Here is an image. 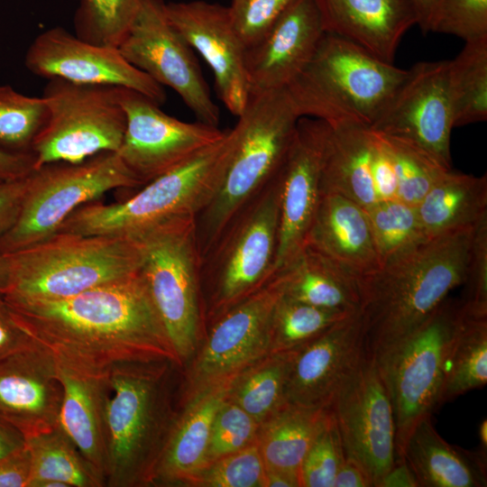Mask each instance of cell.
I'll use <instances>...</instances> for the list:
<instances>
[{"mask_svg":"<svg viewBox=\"0 0 487 487\" xmlns=\"http://www.w3.org/2000/svg\"><path fill=\"white\" fill-rule=\"evenodd\" d=\"M5 299L59 366L96 377L131 362L183 368L141 271L66 299Z\"/></svg>","mask_w":487,"mask_h":487,"instance_id":"1","label":"cell"},{"mask_svg":"<svg viewBox=\"0 0 487 487\" xmlns=\"http://www.w3.org/2000/svg\"><path fill=\"white\" fill-rule=\"evenodd\" d=\"M476 225L432 237L357 279L366 359L379 363L463 285Z\"/></svg>","mask_w":487,"mask_h":487,"instance_id":"2","label":"cell"},{"mask_svg":"<svg viewBox=\"0 0 487 487\" xmlns=\"http://www.w3.org/2000/svg\"><path fill=\"white\" fill-rule=\"evenodd\" d=\"M168 361L119 363L100 376L106 486L153 485L175 421Z\"/></svg>","mask_w":487,"mask_h":487,"instance_id":"3","label":"cell"},{"mask_svg":"<svg viewBox=\"0 0 487 487\" xmlns=\"http://www.w3.org/2000/svg\"><path fill=\"white\" fill-rule=\"evenodd\" d=\"M237 117L217 189L194 217L199 258L277 172L300 118L286 88L251 95Z\"/></svg>","mask_w":487,"mask_h":487,"instance_id":"4","label":"cell"},{"mask_svg":"<svg viewBox=\"0 0 487 487\" xmlns=\"http://www.w3.org/2000/svg\"><path fill=\"white\" fill-rule=\"evenodd\" d=\"M407 74L359 45L325 32L286 87L299 117L371 126Z\"/></svg>","mask_w":487,"mask_h":487,"instance_id":"5","label":"cell"},{"mask_svg":"<svg viewBox=\"0 0 487 487\" xmlns=\"http://www.w3.org/2000/svg\"><path fill=\"white\" fill-rule=\"evenodd\" d=\"M8 299H61L135 274L141 269L138 239L58 232L8 253Z\"/></svg>","mask_w":487,"mask_h":487,"instance_id":"6","label":"cell"},{"mask_svg":"<svg viewBox=\"0 0 487 487\" xmlns=\"http://www.w3.org/2000/svg\"><path fill=\"white\" fill-rule=\"evenodd\" d=\"M280 196V167L199 258L205 323L259 289L274 274Z\"/></svg>","mask_w":487,"mask_h":487,"instance_id":"7","label":"cell"},{"mask_svg":"<svg viewBox=\"0 0 487 487\" xmlns=\"http://www.w3.org/2000/svg\"><path fill=\"white\" fill-rule=\"evenodd\" d=\"M230 130L214 144L159 176L132 198L117 203H87L62 223L58 232L85 235H136L169 220L196 216L219 185Z\"/></svg>","mask_w":487,"mask_h":487,"instance_id":"8","label":"cell"},{"mask_svg":"<svg viewBox=\"0 0 487 487\" xmlns=\"http://www.w3.org/2000/svg\"><path fill=\"white\" fill-rule=\"evenodd\" d=\"M194 217H176L132 237L141 244V273L183 367L205 326Z\"/></svg>","mask_w":487,"mask_h":487,"instance_id":"9","label":"cell"},{"mask_svg":"<svg viewBox=\"0 0 487 487\" xmlns=\"http://www.w3.org/2000/svg\"><path fill=\"white\" fill-rule=\"evenodd\" d=\"M116 152H102L78 163L54 162L34 169L19 217L0 239V254L36 244L56 234L79 207L115 188L142 187Z\"/></svg>","mask_w":487,"mask_h":487,"instance_id":"10","label":"cell"},{"mask_svg":"<svg viewBox=\"0 0 487 487\" xmlns=\"http://www.w3.org/2000/svg\"><path fill=\"white\" fill-rule=\"evenodd\" d=\"M446 298L409 335L375 363L393 410L397 458L415 425L440 407L447 357L462 316Z\"/></svg>","mask_w":487,"mask_h":487,"instance_id":"11","label":"cell"},{"mask_svg":"<svg viewBox=\"0 0 487 487\" xmlns=\"http://www.w3.org/2000/svg\"><path fill=\"white\" fill-rule=\"evenodd\" d=\"M119 87L49 79L42 93L48 106L47 120L31 149L34 169L54 162L78 163L102 152H116L126 127Z\"/></svg>","mask_w":487,"mask_h":487,"instance_id":"12","label":"cell"},{"mask_svg":"<svg viewBox=\"0 0 487 487\" xmlns=\"http://www.w3.org/2000/svg\"><path fill=\"white\" fill-rule=\"evenodd\" d=\"M281 294L274 273L259 289L209 321L203 346L189 367L184 401L230 382L271 354V320Z\"/></svg>","mask_w":487,"mask_h":487,"instance_id":"13","label":"cell"},{"mask_svg":"<svg viewBox=\"0 0 487 487\" xmlns=\"http://www.w3.org/2000/svg\"><path fill=\"white\" fill-rule=\"evenodd\" d=\"M117 48L133 66L161 86L173 89L198 121L217 127L219 108L193 50L170 21L163 0H141Z\"/></svg>","mask_w":487,"mask_h":487,"instance_id":"14","label":"cell"},{"mask_svg":"<svg viewBox=\"0 0 487 487\" xmlns=\"http://www.w3.org/2000/svg\"><path fill=\"white\" fill-rule=\"evenodd\" d=\"M119 99L126 127L116 153L142 186L218 142L225 133L199 121L187 123L170 116L147 96L130 88L119 87Z\"/></svg>","mask_w":487,"mask_h":487,"instance_id":"15","label":"cell"},{"mask_svg":"<svg viewBox=\"0 0 487 487\" xmlns=\"http://www.w3.org/2000/svg\"><path fill=\"white\" fill-rule=\"evenodd\" d=\"M448 73L449 60L414 64L370 128L412 144L451 169Z\"/></svg>","mask_w":487,"mask_h":487,"instance_id":"16","label":"cell"},{"mask_svg":"<svg viewBox=\"0 0 487 487\" xmlns=\"http://www.w3.org/2000/svg\"><path fill=\"white\" fill-rule=\"evenodd\" d=\"M330 409L346 457L378 487L397 458L391 402L378 369L364 358L335 394Z\"/></svg>","mask_w":487,"mask_h":487,"instance_id":"17","label":"cell"},{"mask_svg":"<svg viewBox=\"0 0 487 487\" xmlns=\"http://www.w3.org/2000/svg\"><path fill=\"white\" fill-rule=\"evenodd\" d=\"M24 65L48 80L130 88L160 106L166 100L164 87L129 63L117 47L90 43L61 26L34 38L25 52Z\"/></svg>","mask_w":487,"mask_h":487,"instance_id":"18","label":"cell"},{"mask_svg":"<svg viewBox=\"0 0 487 487\" xmlns=\"http://www.w3.org/2000/svg\"><path fill=\"white\" fill-rule=\"evenodd\" d=\"M329 125L300 117L280 165L281 196L274 273L303 246L321 196L322 168Z\"/></svg>","mask_w":487,"mask_h":487,"instance_id":"19","label":"cell"},{"mask_svg":"<svg viewBox=\"0 0 487 487\" xmlns=\"http://www.w3.org/2000/svg\"><path fill=\"white\" fill-rule=\"evenodd\" d=\"M173 26L211 69L219 99L238 116L250 99L245 47L235 32L228 7L202 0L166 3Z\"/></svg>","mask_w":487,"mask_h":487,"instance_id":"20","label":"cell"},{"mask_svg":"<svg viewBox=\"0 0 487 487\" xmlns=\"http://www.w3.org/2000/svg\"><path fill=\"white\" fill-rule=\"evenodd\" d=\"M364 358L361 319L356 312L290 351L286 402L330 408L337 391Z\"/></svg>","mask_w":487,"mask_h":487,"instance_id":"21","label":"cell"},{"mask_svg":"<svg viewBox=\"0 0 487 487\" xmlns=\"http://www.w3.org/2000/svg\"><path fill=\"white\" fill-rule=\"evenodd\" d=\"M62 398L58 363L37 342L0 362V418L25 437L60 425Z\"/></svg>","mask_w":487,"mask_h":487,"instance_id":"22","label":"cell"},{"mask_svg":"<svg viewBox=\"0 0 487 487\" xmlns=\"http://www.w3.org/2000/svg\"><path fill=\"white\" fill-rule=\"evenodd\" d=\"M324 33L314 0H294L245 51L250 95L286 88L308 64Z\"/></svg>","mask_w":487,"mask_h":487,"instance_id":"23","label":"cell"},{"mask_svg":"<svg viewBox=\"0 0 487 487\" xmlns=\"http://www.w3.org/2000/svg\"><path fill=\"white\" fill-rule=\"evenodd\" d=\"M325 32L392 63L404 34L417 24L411 0H314Z\"/></svg>","mask_w":487,"mask_h":487,"instance_id":"24","label":"cell"},{"mask_svg":"<svg viewBox=\"0 0 487 487\" xmlns=\"http://www.w3.org/2000/svg\"><path fill=\"white\" fill-rule=\"evenodd\" d=\"M304 244L357 279L381 266L365 209L335 192L322 194Z\"/></svg>","mask_w":487,"mask_h":487,"instance_id":"25","label":"cell"},{"mask_svg":"<svg viewBox=\"0 0 487 487\" xmlns=\"http://www.w3.org/2000/svg\"><path fill=\"white\" fill-rule=\"evenodd\" d=\"M228 384L213 387L185 401L182 412L177 413L153 485L188 486L205 467L212 422Z\"/></svg>","mask_w":487,"mask_h":487,"instance_id":"26","label":"cell"},{"mask_svg":"<svg viewBox=\"0 0 487 487\" xmlns=\"http://www.w3.org/2000/svg\"><path fill=\"white\" fill-rule=\"evenodd\" d=\"M431 418L427 416L415 425L398 457L409 464L419 487L486 486V455L447 443Z\"/></svg>","mask_w":487,"mask_h":487,"instance_id":"27","label":"cell"},{"mask_svg":"<svg viewBox=\"0 0 487 487\" xmlns=\"http://www.w3.org/2000/svg\"><path fill=\"white\" fill-rule=\"evenodd\" d=\"M328 125L322 194H341L366 210L378 202L371 175L372 130L356 122Z\"/></svg>","mask_w":487,"mask_h":487,"instance_id":"28","label":"cell"},{"mask_svg":"<svg viewBox=\"0 0 487 487\" xmlns=\"http://www.w3.org/2000/svg\"><path fill=\"white\" fill-rule=\"evenodd\" d=\"M275 273L287 298L322 308L358 312L357 278L307 244Z\"/></svg>","mask_w":487,"mask_h":487,"instance_id":"29","label":"cell"},{"mask_svg":"<svg viewBox=\"0 0 487 487\" xmlns=\"http://www.w3.org/2000/svg\"><path fill=\"white\" fill-rule=\"evenodd\" d=\"M63 389L60 426L106 486V447L100 376L80 374L58 365Z\"/></svg>","mask_w":487,"mask_h":487,"instance_id":"30","label":"cell"},{"mask_svg":"<svg viewBox=\"0 0 487 487\" xmlns=\"http://www.w3.org/2000/svg\"><path fill=\"white\" fill-rule=\"evenodd\" d=\"M426 236L476 225L487 216V177L446 170L416 206Z\"/></svg>","mask_w":487,"mask_h":487,"instance_id":"31","label":"cell"},{"mask_svg":"<svg viewBox=\"0 0 487 487\" xmlns=\"http://www.w3.org/2000/svg\"><path fill=\"white\" fill-rule=\"evenodd\" d=\"M330 415V408L286 403L261 424L256 443L265 469L300 477L303 459Z\"/></svg>","mask_w":487,"mask_h":487,"instance_id":"32","label":"cell"},{"mask_svg":"<svg viewBox=\"0 0 487 487\" xmlns=\"http://www.w3.org/2000/svg\"><path fill=\"white\" fill-rule=\"evenodd\" d=\"M449 351L440 405L487 382V313L466 308Z\"/></svg>","mask_w":487,"mask_h":487,"instance_id":"33","label":"cell"},{"mask_svg":"<svg viewBox=\"0 0 487 487\" xmlns=\"http://www.w3.org/2000/svg\"><path fill=\"white\" fill-rule=\"evenodd\" d=\"M32 459L29 487L42 481H57L67 487H104V482L59 425L25 437Z\"/></svg>","mask_w":487,"mask_h":487,"instance_id":"34","label":"cell"},{"mask_svg":"<svg viewBox=\"0 0 487 487\" xmlns=\"http://www.w3.org/2000/svg\"><path fill=\"white\" fill-rule=\"evenodd\" d=\"M289 357L288 351L271 353L260 359L229 382L226 399L262 424L287 403L285 382Z\"/></svg>","mask_w":487,"mask_h":487,"instance_id":"35","label":"cell"},{"mask_svg":"<svg viewBox=\"0 0 487 487\" xmlns=\"http://www.w3.org/2000/svg\"><path fill=\"white\" fill-rule=\"evenodd\" d=\"M454 127L487 120V37L465 42L449 60Z\"/></svg>","mask_w":487,"mask_h":487,"instance_id":"36","label":"cell"},{"mask_svg":"<svg viewBox=\"0 0 487 487\" xmlns=\"http://www.w3.org/2000/svg\"><path fill=\"white\" fill-rule=\"evenodd\" d=\"M365 211L381 266L428 240L414 206L396 198L378 201Z\"/></svg>","mask_w":487,"mask_h":487,"instance_id":"37","label":"cell"},{"mask_svg":"<svg viewBox=\"0 0 487 487\" xmlns=\"http://www.w3.org/2000/svg\"><path fill=\"white\" fill-rule=\"evenodd\" d=\"M352 314L315 307L281 294L271 320V353L297 349Z\"/></svg>","mask_w":487,"mask_h":487,"instance_id":"38","label":"cell"},{"mask_svg":"<svg viewBox=\"0 0 487 487\" xmlns=\"http://www.w3.org/2000/svg\"><path fill=\"white\" fill-rule=\"evenodd\" d=\"M141 0H79L73 18L75 35L101 46L118 47Z\"/></svg>","mask_w":487,"mask_h":487,"instance_id":"39","label":"cell"},{"mask_svg":"<svg viewBox=\"0 0 487 487\" xmlns=\"http://www.w3.org/2000/svg\"><path fill=\"white\" fill-rule=\"evenodd\" d=\"M48 116L46 100L25 96L0 85V147L14 152H32V144Z\"/></svg>","mask_w":487,"mask_h":487,"instance_id":"40","label":"cell"},{"mask_svg":"<svg viewBox=\"0 0 487 487\" xmlns=\"http://www.w3.org/2000/svg\"><path fill=\"white\" fill-rule=\"evenodd\" d=\"M381 135L385 141L394 163L398 199L416 207L441 176L450 169L445 168L427 153L412 144Z\"/></svg>","mask_w":487,"mask_h":487,"instance_id":"41","label":"cell"},{"mask_svg":"<svg viewBox=\"0 0 487 487\" xmlns=\"http://www.w3.org/2000/svg\"><path fill=\"white\" fill-rule=\"evenodd\" d=\"M265 473V465L255 441L209 464L188 486L264 487Z\"/></svg>","mask_w":487,"mask_h":487,"instance_id":"42","label":"cell"},{"mask_svg":"<svg viewBox=\"0 0 487 487\" xmlns=\"http://www.w3.org/2000/svg\"><path fill=\"white\" fill-rule=\"evenodd\" d=\"M259 427L248 413L225 397L212 422L205 467L255 442Z\"/></svg>","mask_w":487,"mask_h":487,"instance_id":"43","label":"cell"},{"mask_svg":"<svg viewBox=\"0 0 487 487\" xmlns=\"http://www.w3.org/2000/svg\"><path fill=\"white\" fill-rule=\"evenodd\" d=\"M345 458L343 444L331 410L328 420L301 464V486L333 487L335 476Z\"/></svg>","mask_w":487,"mask_h":487,"instance_id":"44","label":"cell"},{"mask_svg":"<svg viewBox=\"0 0 487 487\" xmlns=\"http://www.w3.org/2000/svg\"><path fill=\"white\" fill-rule=\"evenodd\" d=\"M430 32L450 34L464 42L487 37V0H444Z\"/></svg>","mask_w":487,"mask_h":487,"instance_id":"45","label":"cell"},{"mask_svg":"<svg viewBox=\"0 0 487 487\" xmlns=\"http://www.w3.org/2000/svg\"><path fill=\"white\" fill-rule=\"evenodd\" d=\"M294 0H232L228 6L233 27L244 45L258 42Z\"/></svg>","mask_w":487,"mask_h":487,"instance_id":"46","label":"cell"},{"mask_svg":"<svg viewBox=\"0 0 487 487\" xmlns=\"http://www.w3.org/2000/svg\"><path fill=\"white\" fill-rule=\"evenodd\" d=\"M463 285V304L487 312V216L475 227Z\"/></svg>","mask_w":487,"mask_h":487,"instance_id":"47","label":"cell"},{"mask_svg":"<svg viewBox=\"0 0 487 487\" xmlns=\"http://www.w3.org/2000/svg\"><path fill=\"white\" fill-rule=\"evenodd\" d=\"M371 175L378 201L398 198L397 176L391 155L383 137L372 130Z\"/></svg>","mask_w":487,"mask_h":487,"instance_id":"48","label":"cell"},{"mask_svg":"<svg viewBox=\"0 0 487 487\" xmlns=\"http://www.w3.org/2000/svg\"><path fill=\"white\" fill-rule=\"evenodd\" d=\"M35 343L0 293V362Z\"/></svg>","mask_w":487,"mask_h":487,"instance_id":"49","label":"cell"},{"mask_svg":"<svg viewBox=\"0 0 487 487\" xmlns=\"http://www.w3.org/2000/svg\"><path fill=\"white\" fill-rule=\"evenodd\" d=\"M28 186V175L13 180L0 181V239L16 223Z\"/></svg>","mask_w":487,"mask_h":487,"instance_id":"50","label":"cell"},{"mask_svg":"<svg viewBox=\"0 0 487 487\" xmlns=\"http://www.w3.org/2000/svg\"><path fill=\"white\" fill-rule=\"evenodd\" d=\"M31 478L32 459L26 446L0 460V487H29Z\"/></svg>","mask_w":487,"mask_h":487,"instance_id":"51","label":"cell"},{"mask_svg":"<svg viewBox=\"0 0 487 487\" xmlns=\"http://www.w3.org/2000/svg\"><path fill=\"white\" fill-rule=\"evenodd\" d=\"M33 170L32 152H14L0 147V181L23 178Z\"/></svg>","mask_w":487,"mask_h":487,"instance_id":"52","label":"cell"},{"mask_svg":"<svg viewBox=\"0 0 487 487\" xmlns=\"http://www.w3.org/2000/svg\"><path fill=\"white\" fill-rule=\"evenodd\" d=\"M333 487H372V483L363 469L345 456L335 476Z\"/></svg>","mask_w":487,"mask_h":487,"instance_id":"53","label":"cell"},{"mask_svg":"<svg viewBox=\"0 0 487 487\" xmlns=\"http://www.w3.org/2000/svg\"><path fill=\"white\" fill-rule=\"evenodd\" d=\"M378 487H419L417 478L404 458H396Z\"/></svg>","mask_w":487,"mask_h":487,"instance_id":"54","label":"cell"},{"mask_svg":"<svg viewBox=\"0 0 487 487\" xmlns=\"http://www.w3.org/2000/svg\"><path fill=\"white\" fill-rule=\"evenodd\" d=\"M25 446V436L15 427L0 418V460Z\"/></svg>","mask_w":487,"mask_h":487,"instance_id":"55","label":"cell"},{"mask_svg":"<svg viewBox=\"0 0 487 487\" xmlns=\"http://www.w3.org/2000/svg\"><path fill=\"white\" fill-rule=\"evenodd\" d=\"M444 0H411L417 14V24L423 34L430 32L435 16Z\"/></svg>","mask_w":487,"mask_h":487,"instance_id":"56","label":"cell"},{"mask_svg":"<svg viewBox=\"0 0 487 487\" xmlns=\"http://www.w3.org/2000/svg\"><path fill=\"white\" fill-rule=\"evenodd\" d=\"M300 477L297 474L269 471L265 473L264 487H300Z\"/></svg>","mask_w":487,"mask_h":487,"instance_id":"57","label":"cell"},{"mask_svg":"<svg viewBox=\"0 0 487 487\" xmlns=\"http://www.w3.org/2000/svg\"><path fill=\"white\" fill-rule=\"evenodd\" d=\"M10 276V261L7 254H0V293L7 288Z\"/></svg>","mask_w":487,"mask_h":487,"instance_id":"58","label":"cell"},{"mask_svg":"<svg viewBox=\"0 0 487 487\" xmlns=\"http://www.w3.org/2000/svg\"><path fill=\"white\" fill-rule=\"evenodd\" d=\"M479 451L486 455L487 451V420L482 419L478 427Z\"/></svg>","mask_w":487,"mask_h":487,"instance_id":"59","label":"cell"}]
</instances>
